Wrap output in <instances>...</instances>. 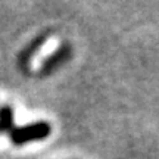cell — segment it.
Wrapping results in <instances>:
<instances>
[{"label":"cell","mask_w":159,"mask_h":159,"mask_svg":"<svg viewBox=\"0 0 159 159\" xmlns=\"http://www.w3.org/2000/svg\"><path fill=\"white\" fill-rule=\"evenodd\" d=\"M50 125L44 122V121H39V122H33V124H27L22 127H15L13 130L9 133L11 136V142L15 146H22L27 143L35 142V140H43L50 134Z\"/></svg>","instance_id":"1"},{"label":"cell","mask_w":159,"mask_h":159,"mask_svg":"<svg viewBox=\"0 0 159 159\" xmlns=\"http://www.w3.org/2000/svg\"><path fill=\"white\" fill-rule=\"evenodd\" d=\"M69 55H71V47L69 44H62L59 49H57L53 55L47 57L44 61V63L41 65V75H49L52 74L55 69H57L61 65L66 62L69 59Z\"/></svg>","instance_id":"2"},{"label":"cell","mask_w":159,"mask_h":159,"mask_svg":"<svg viewBox=\"0 0 159 159\" xmlns=\"http://www.w3.org/2000/svg\"><path fill=\"white\" fill-rule=\"evenodd\" d=\"M13 127V111L9 105H5L0 109V131L2 133H11Z\"/></svg>","instance_id":"3"},{"label":"cell","mask_w":159,"mask_h":159,"mask_svg":"<svg viewBox=\"0 0 159 159\" xmlns=\"http://www.w3.org/2000/svg\"><path fill=\"white\" fill-rule=\"evenodd\" d=\"M46 40H47V35H40V37H37V39H35L34 41H33V43L22 52V55H21V63H22V65H25L27 62H30V59L39 52V49L44 44Z\"/></svg>","instance_id":"4"}]
</instances>
